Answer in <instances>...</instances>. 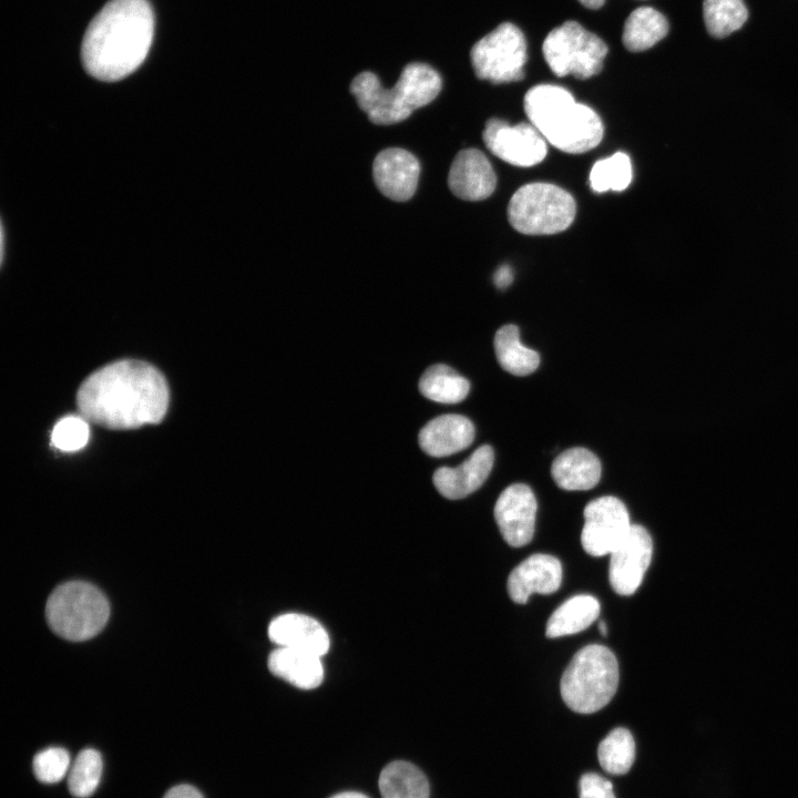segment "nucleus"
I'll use <instances>...</instances> for the list:
<instances>
[{"instance_id":"obj_39","label":"nucleus","mask_w":798,"mask_h":798,"mask_svg":"<svg viewBox=\"0 0 798 798\" xmlns=\"http://www.w3.org/2000/svg\"><path fill=\"white\" fill-rule=\"evenodd\" d=\"M3 227L1 229V262L3 259V250H4V232Z\"/></svg>"},{"instance_id":"obj_22","label":"nucleus","mask_w":798,"mask_h":798,"mask_svg":"<svg viewBox=\"0 0 798 798\" xmlns=\"http://www.w3.org/2000/svg\"><path fill=\"white\" fill-rule=\"evenodd\" d=\"M600 611V603L594 596H572L552 613L546 623L545 635L554 638L579 633L598 617Z\"/></svg>"},{"instance_id":"obj_12","label":"nucleus","mask_w":798,"mask_h":798,"mask_svg":"<svg viewBox=\"0 0 798 798\" xmlns=\"http://www.w3.org/2000/svg\"><path fill=\"white\" fill-rule=\"evenodd\" d=\"M653 554V541L645 528L632 524L610 554V583L620 595H632L641 585Z\"/></svg>"},{"instance_id":"obj_37","label":"nucleus","mask_w":798,"mask_h":798,"mask_svg":"<svg viewBox=\"0 0 798 798\" xmlns=\"http://www.w3.org/2000/svg\"><path fill=\"white\" fill-rule=\"evenodd\" d=\"M579 1L589 9H598L605 2V0H579Z\"/></svg>"},{"instance_id":"obj_18","label":"nucleus","mask_w":798,"mask_h":798,"mask_svg":"<svg viewBox=\"0 0 798 798\" xmlns=\"http://www.w3.org/2000/svg\"><path fill=\"white\" fill-rule=\"evenodd\" d=\"M268 636L280 647L295 648L320 657L329 649V637L324 626L304 614L287 613L275 617L268 626Z\"/></svg>"},{"instance_id":"obj_21","label":"nucleus","mask_w":798,"mask_h":798,"mask_svg":"<svg viewBox=\"0 0 798 798\" xmlns=\"http://www.w3.org/2000/svg\"><path fill=\"white\" fill-rule=\"evenodd\" d=\"M273 675L301 689H314L324 679L320 656L288 647L274 649L268 657Z\"/></svg>"},{"instance_id":"obj_2","label":"nucleus","mask_w":798,"mask_h":798,"mask_svg":"<svg viewBox=\"0 0 798 798\" xmlns=\"http://www.w3.org/2000/svg\"><path fill=\"white\" fill-rule=\"evenodd\" d=\"M154 33V14L147 0H111L89 24L81 55L89 74L117 81L145 60Z\"/></svg>"},{"instance_id":"obj_9","label":"nucleus","mask_w":798,"mask_h":798,"mask_svg":"<svg viewBox=\"0 0 798 798\" xmlns=\"http://www.w3.org/2000/svg\"><path fill=\"white\" fill-rule=\"evenodd\" d=\"M475 75L494 84L520 81L524 76L526 41L522 31L503 22L471 49Z\"/></svg>"},{"instance_id":"obj_6","label":"nucleus","mask_w":798,"mask_h":798,"mask_svg":"<svg viewBox=\"0 0 798 798\" xmlns=\"http://www.w3.org/2000/svg\"><path fill=\"white\" fill-rule=\"evenodd\" d=\"M45 616L51 630L62 638L79 642L102 631L110 616L104 594L93 584L70 581L49 596Z\"/></svg>"},{"instance_id":"obj_14","label":"nucleus","mask_w":798,"mask_h":798,"mask_svg":"<svg viewBox=\"0 0 798 798\" xmlns=\"http://www.w3.org/2000/svg\"><path fill=\"white\" fill-rule=\"evenodd\" d=\"M372 174L377 187L386 197L405 202L410 200L417 190L420 163L411 152L390 147L377 154Z\"/></svg>"},{"instance_id":"obj_8","label":"nucleus","mask_w":798,"mask_h":798,"mask_svg":"<svg viewBox=\"0 0 798 798\" xmlns=\"http://www.w3.org/2000/svg\"><path fill=\"white\" fill-rule=\"evenodd\" d=\"M542 51L555 75L572 74L584 80L602 70L607 45L579 22L570 20L549 32L543 41Z\"/></svg>"},{"instance_id":"obj_35","label":"nucleus","mask_w":798,"mask_h":798,"mask_svg":"<svg viewBox=\"0 0 798 798\" xmlns=\"http://www.w3.org/2000/svg\"><path fill=\"white\" fill-rule=\"evenodd\" d=\"M493 279L497 287L505 288L513 280V272L509 265H503L495 272Z\"/></svg>"},{"instance_id":"obj_23","label":"nucleus","mask_w":798,"mask_h":798,"mask_svg":"<svg viewBox=\"0 0 798 798\" xmlns=\"http://www.w3.org/2000/svg\"><path fill=\"white\" fill-rule=\"evenodd\" d=\"M382 798H429L430 787L423 773L403 760L388 764L378 780Z\"/></svg>"},{"instance_id":"obj_27","label":"nucleus","mask_w":798,"mask_h":798,"mask_svg":"<svg viewBox=\"0 0 798 798\" xmlns=\"http://www.w3.org/2000/svg\"><path fill=\"white\" fill-rule=\"evenodd\" d=\"M597 758L601 767L612 775L630 771L635 759V741L626 728L617 727L600 743Z\"/></svg>"},{"instance_id":"obj_17","label":"nucleus","mask_w":798,"mask_h":798,"mask_svg":"<svg viewBox=\"0 0 798 798\" xmlns=\"http://www.w3.org/2000/svg\"><path fill=\"white\" fill-rule=\"evenodd\" d=\"M494 451L489 444L479 447L456 468L441 467L433 473V484L447 499L458 500L478 490L489 477Z\"/></svg>"},{"instance_id":"obj_36","label":"nucleus","mask_w":798,"mask_h":798,"mask_svg":"<svg viewBox=\"0 0 798 798\" xmlns=\"http://www.w3.org/2000/svg\"><path fill=\"white\" fill-rule=\"evenodd\" d=\"M330 798H368V797L365 796L364 794L357 792V791H344V792L334 795Z\"/></svg>"},{"instance_id":"obj_1","label":"nucleus","mask_w":798,"mask_h":798,"mask_svg":"<svg viewBox=\"0 0 798 798\" xmlns=\"http://www.w3.org/2000/svg\"><path fill=\"white\" fill-rule=\"evenodd\" d=\"M168 387L152 365L133 359L112 362L90 375L76 393V406L89 422L129 430L162 421Z\"/></svg>"},{"instance_id":"obj_20","label":"nucleus","mask_w":798,"mask_h":798,"mask_svg":"<svg viewBox=\"0 0 798 798\" xmlns=\"http://www.w3.org/2000/svg\"><path fill=\"white\" fill-rule=\"evenodd\" d=\"M598 458L589 449L575 447L560 453L553 461L551 474L555 483L569 491L594 488L601 479Z\"/></svg>"},{"instance_id":"obj_5","label":"nucleus","mask_w":798,"mask_h":798,"mask_svg":"<svg viewBox=\"0 0 798 798\" xmlns=\"http://www.w3.org/2000/svg\"><path fill=\"white\" fill-rule=\"evenodd\" d=\"M618 664L611 649L592 644L581 648L561 678V696L579 714H592L606 706L618 686Z\"/></svg>"},{"instance_id":"obj_28","label":"nucleus","mask_w":798,"mask_h":798,"mask_svg":"<svg viewBox=\"0 0 798 798\" xmlns=\"http://www.w3.org/2000/svg\"><path fill=\"white\" fill-rule=\"evenodd\" d=\"M704 21L715 38H725L740 29L748 18L743 0H704Z\"/></svg>"},{"instance_id":"obj_3","label":"nucleus","mask_w":798,"mask_h":798,"mask_svg":"<svg viewBox=\"0 0 798 798\" xmlns=\"http://www.w3.org/2000/svg\"><path fill=\"white\" fill-rule=\"evenodd\" d=\"M524 111L544 140L563 152H587L603 137V123L596 112L576 102L562 86L531 88L524 96Z\"/></svg>"},{"instance_id":"obj_30","label":"nucleus","mask_w":798,"mask_h":798,"mask_svg":"<svg viewBox=\"0 0 798 798\" xmlns=\"http://www.w3.org/2000/svg\"><path fill=\"white\" fill-rule=\"evenodd\" d=\"M102 757L93 748L81 750L73 760L68 776V787L76 798L91 796L99 786L102 775Z\"/></svg>"},{"instance_id":"obj_4","label":"nucleus","mask_w":798,"mask_h":798,"mask_svg":"<svg viewBox=\"0 0 798 798\" xmlns=\"http://www.w3.org/2000/svg\"><path fill=\"white\" fill-rule=\"evenodd\" d=\"M441 86V76L433 68L410 63L390 89L383 88L376 74L365 71L352 80L350 92L374 124L390 125L405 121L415 110L432 102Z\"/></svg>"},{"instance_id":"obj_38","label":"nucleus","mask_w":798,"mask_h":798,"mask_svg":"<svg viewBox=\"0 0 798 798\" xmlns=\"http://www.w3.org/2000/svg\"><path fill=\"white\" fill-rule=\"evenodd\" d=\"M598 630H600V633H601L603 636H606V634H607V626H606V624H605L604 621H601V622L598 623Z\"/></svg>"},{"instance_id":"obj_16","label":"nucleus","mask_w":798,"mask_h":798,"mask_svg":"<svg viewBox=\"0 0 798 798\" xmlns=\"http://www.w3.org/2000/svg\"><path fill=\"white\" fill-rule=\"evenodd\" d=\"M561 581L562 565L559 559L536 553L512 570L507 589L513 602L524 604L533 593H554L559 590Z\"/></svg>"},{"instance_id":"obj_15","label":"nucleus","mask_w":798,"mask_h":798,"mask_svg":"<svg viewBox=\"0 0 798 798\" xmlns=\"http://www.w3.org/2000/svg\"><path fill=\"white\" fill-rule=\"evenodd\" d=\"M448 185L464 201H482L495 190L497 176L487 156L477 149L460 151L450 167Z\"/></svg>"},{"instance_id":"obj_26","label":"nucleus","mask_w":798,"mask_h":798,"mask_svg":"<svg viewBox=\"0 0 798 798\" xmlns=\"http://www.w3.org/2000/svg\"><path fill=\"white\" fill-rule=\"evenodd\" d=\"M419 390L428 399L440 403H458L469 393L467 378L447 365L429 367L419 380Z\"/></svg>"},{"instance_id":"obj_11","label":"nucleus","mask_w":798,"mask_h":798,"mask_svg":"<svg viewBox=\"0 0 798 798\" xmlns=\"http://www.w3.org/2000/svg\"><path fill=\"white\" fill-rule=\"evenodd\" d=\"M482 139L487 149L502 161L520 167L541 163L546 155V143L532 123L510 125L491 119L485 123Z\"/></svg>"},{"instance_id":"obj_32","label":"nucleus","mask_w":798,"mask_h":798,"mask_svg":"<svg viewBox=\"0 0 798 798\" xmlns=\"http://www.w3.org/2000/svg\"><path fill=\"white\" fill-rule=\"evenodd\" d=\"M32 767L38 780L54 784L69 774L70 755L62 747H48L34 756Z\"/></svg>"},{"instance_id":"obj_34","label":"nucleus","mask_w":798,"mask_h":798,"mask_svg":"<svg viewBox=\"0 0 798 798\" xmlns=\"http://www.w3.org/2000/svg\"><path fill=\"white\" fill-rule=\"evenodd\" d=\"M163 798H203V796L195 787L182 784L168 789Z\"/></svg>"},{"instance_id":"obj_13","label":"nucleus","mask_w":798,"mask_h":798,"mask_svg":"<svg viewBox=\"0 0 798 798\" xmlns=\"http://www.w3.org/2000/svg\"><path fill=\"white\" fill-rule=\"evenodd\" d=\"M538 503L531 488L523 483L507 487L494 505V519L504 541L514 548L533 538Z\"/></svg>"},{"instance_id":"obj_19","label":"nucleus","mask_w":798,"mask_h":798,"mask_svg":"<svg viewBox=\"0 0 798 798\" xmlns=\"http://www.w3.org/2000/svg\"><path fill=\"white\" fill-rule=\"evenodd\" d=\"M475 430L461 415H443L430 420L419 432V446L431 457L441 458L470 447Z\"/></svg>"},{"instance_id":"obj_10","label":"nucleus","mask_w":798,"mask_h":798,"mask_svg":"<svg viewBox=\"0 0 798 798\" xmlns=\"http://www.w3.org/2000/svg\"><path fill=\"white\" fill-rule=\"evenodd\" d=\"M625 504L612 495L600 497L584 508L581 543L592 556L611 554L631 529Z\"/></svg>"},{"instance_id":"obj_7","label":"nucleus","mask_w":798,"mask_h":798,"mask_svg":"<svg viewBox=\"0 0 798 798\" xmlns=\"http://www.w3.org/2000/svg\"><path fill=\"white\" fill-rule=\"evenodd\" d=\"M576 213L574 198L565 190L550 183L521 186L508 205V218L525 235H551L563 232Z\"/></svg>"},{"instance_id":"obj_25","label":"nucleus","mask_w":798,"mask_h":798,"mask_svg":"<svg viewBox=\"0 0 798 798\" xmlns=\"http://www.w3.org/2000/svg\"><path fill=\"white\" fill-rule=\"evenodd\" d=\"M493 345L501 367L514 376L530 375L539 367V354L520 342L519 328L514 325L502 326L495 332Z\"/></svg>"},{"instance_id":"obj_33","label":"nucleus","mask_w":798,"mask_h":798,"mask_svg":"<svg viewBox=\"0 0 798 798\" xmlns=\"http://www.w3.org/2000/svg\"><path fill=\"white\" fill-rule=\"evenodd\" d=\"M579 789L580 798H615L612 782L595 773L584 774Z\"/></svg>"},{"instance_id":"obj_24","label":"nucleus","mask_w":798,"mask_h":798,"mask_svg":"<svg viewBox=\"0 0 798 798\" xmlns=\"http://www.w3.org/2000/svg\"><path fill=\"white\" fill-rule=\"evenodd\" d=\"M668 32L666 18L651 7H640L627 17L622 41L632 52L645 51L661 41Z\"/></svg>"},{"instance_id":"obj_29","label":"nucleus","mask_w":798,"mask_h":798,"mask_svg":"<svg viewBox=\"0 0 798 798\" xmlns=\"http://www.w3.org/2000/svg\"><path fill=\"white\" fill-rule=\"evenodd\" d=\"M632 181V164L627 154L616 152L594 163L590 185L596 193L624 191Z\"/></svg>"},{"instance_id":"obj_31","label":"nucleus","mask_w":798,"mask_h":798,"mask_svg":"<svg viewBox=\"0 0 798 798\" xmlns=\"http://www.w3.org/2000/svg\"><path fill=\"white\" fill-rule=\"evenodd\" d=\"M89 438V421L82 416H68L54 426L51 443L61 451L73 452L82 449Z\"/></svg>"}]
</instances>
